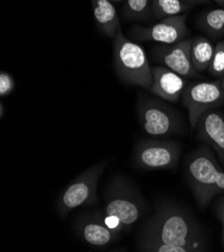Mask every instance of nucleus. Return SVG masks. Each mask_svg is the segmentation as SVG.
<instances>
[{"mask_svg": "<svg viewBox=\"0 0 224 252\" xmlns=\"http://www.w3.org/2000/svg\"><path fill=\"white\" fill-rule=\"evenodd\" d=\"M110 1H112L113 3H119V2H122L123 0H110Z\"/></svg>", "mask_w": 224, "mask_h": 252, "instance_id": "25", "label": "nucleus"}, {"mask_svg": "<svg viewBox=\"0 0 224 252\" xmlns=\"http://www.w3.org/2000/svg\"><path fill=\"white\" fill-rule=\"evenodd\" d=\"M196 130L198 139L211 146L224 163V115L215 110L206 112L199 119Z\"/></svg>", "mask_w": 224, "mask_h": 252, "instance_id": "13", "label": "nucleus"}, {"mask_svg": "<svg viewBox=\"0 0 224 252\" xmlns=\"http://www.w3.org/2000/svg\"><path fill=\"white\" fill-rule=\"evenodd\" d=\"M185 176L199 207H206L215 196L224 193V170L206 146L196 149L188 157Z\"/></svg>", "mask_w": 224, "mask_h": 252, "instance_id": "3", "label": "nucleus"}, {"mask_svg": "<svg viewBox=\"0 0 224 252\" xmlns=\"http://www.w3.org/2000/svg\"><path fill=\"white\" fill-rule=\"evenodd\" d=\"M113 40L114 66L118 78L128 85L150 89L153 84V72L145 49L127 38L121 25Z\"/></svg>", "mask_w": 224, "mask_h": 252, "instance_id": "4", "label": "nucleus"}, {"mask_svg": "<svg viewBox=\"0 0 224 252\" xmlns=\"http://www.w3.org/2000/svg\"><path fill=\"white\" fill-rule=\"evenodd\" d=\"M108 163L103 161L93 165L65 187L57 200V211L61 218H65L77 208L98 202L97 183Z\"/></svg>", "mask_w": 224, "mask_h": 252, "instance_id": "6", "label": "nucleus"}, {"mask_svg": "<svg viewBox=\"0 0 224 252\" xmlns=\"http://www.w3.org/2000/svg\"><path fill=\"white\" fill-rule=\"evenodd\" d=\"M214 48L215 46L206 37L197 36L192 38L191 60L194 68L198 72L208 69L213 58Z\"/></svg>", "mask_w": 224, "mask_h": 252, "instance_id": "15", "label": "nucleus"}, {"mask_svg": "<svg viewBox=\"0 0 224 252\" xmlns=\"http://www.w3.org/2000/svg\"><path fill=\"white\" fill-rule=\"evenodd\" d=\"M76 230L85 243L94 247H106L121 237V233L112 229L99 212L81 217L76 224Z\"/></svg>", "mask_w": 224, "mask_h": 252, "instance_id": "11", "label": "nucleus"}, {"mask_svg": "<svg viewBox=\"0 0 224 252\" xmlns=\"http://www.w3.org/2000/svg\"><path fill=\"white\" fill-rule=\"evenodd\" d=\"M180 144L164 139L140 140L135 145L134 161L143 170L157 171L174 169L180 159Z\"/></svg>", "mask_w": 224, "mask_h": 252, "instance_id": "7", "label": "nucleus"}, {"mask_svg": "<svg viewBox=\"0 0 224 252\" xmlns=\"http://www.w3.org/2000/svg\"><path fill=\"white\" fill-rule=\"evenodd\" d=\"M15 88V82L8 72H0V95L6 96L13 92Z\"/></svg>", "mask_w": 224, "mask_h": 252, "instance_id": "20", "label": "nucleus"}, {"mask_svg": "<svg viewBox=\"0 0 224 252\" xmlns=\"http://www.w3.org/2000/svg\"><path fill=\"white\" fill-rule=\"evenodd\" d=\"M221 87H222V89L224 90V75H223V78L221 79Z\"/></svg>", "mask_w": 224, "mask_h": 252, "instance_id": "26", "label": "nucleus"}, {"mask_svg": "<svg viewBox=\"0 0 224 252\" xmlns=\"http://www.w3.org/2000/svg\"><path fill=\"white\" fill-rule=\"evenodd\" d=\"M151 14V0H126L123 16L129 20L146 19Z\"/></svg>", "mask_w": 224, "mask_h": 252, "instance_id": "18", "label": "nucleus"}, {"mask_svg": "<svg viewBox=\"0 0 224 252\" xmlns=\"http://www.w3.org/2000/svg\"><path fill=\"white\" fill-rule=\"evenodd\" d=\"M197 24L199 29L214 38L224 35V7L202 13Z\"/></svg>", "mask_w": 224, "mask_h": 252, "instance_id": "16", "label": "nucleus"}, {"mask_svg": "<svg viewBox=\"0 0 224 252\" xmlns=\"http://www.w3.org/2000/svg\"><path fill=\"white\" fill-rule=\"evenodd\" d=\"M209 73L214 78L222 79L224 75V39L216 43L211 63L208 67Z\"/></svg>", "mask_w": 224, "mask_h": 252, "instance_id": "19", "label": "nucleus"}, {"mask_svg": "<svg viewBox=\"0 0 224 252\" xmlns=\"http://www.w3.org/2000/svg\"><path fill=\"white\" fill-rule=\"evenodd\" d=\"M146 209L145 200L134 184L126 177L117 176L108 184L104 208L98 212L112 229L122 233L131 230Z\"/></svg>", "mask_w": 224, "mask_h": 252, "instance_id": "2", "label": "nucleus"}, {"mask_svg": "<svg viewBox=\"0 0 224 252\" xmlns=\"http://www.w3.org/2000/svg\"><path fill=\"white\" fill-rule=\"evenodd\" d=\"M188 34L186 13L161 19L151 27L133 28L130 32V35L138 41H155L162 44L177 43Z\"/></svg>", "mask_w": 224, "mask_h": 252, "instance_id": "9", "label": "nucleus"}, {"mask_svg": "<svg viewBox=\"0 0 224 252\" xmlns=\"http://www.w3.org/2000/svg\"><path fill=\"white\" fill-rule=\"evenodd\" d=\"M212 1L215 2L217 5L224 7V0H212Z\"/></svg>", "mask_w": 224, "mask_h": 252, "instance_id": "23", "label": "nucleus"}, {"mask_svg": "<svg viewBox=\"0 0 224 252\" xmlns=\"http://www.w3.org/2000/svg\"><path fill=\"white\" fill-rule=\"evenodd\" d=\"M182 104L188 111L192 130L206 112L224 104V90L221 81L197 82L188 84L182 94Z\"/></svg>", "mask_w": 224, "mask_h": 252, "instance_id": "8", "label": "nucleus"}, {"mask_svg": "<svg viewBox=\"0 0 224 252\" xmlns=\"http://www.w3.org/2000/svg\"><path fill=\"white\" fill-rule=\"evenodd\" d=\"M191 38L177 43L163 44L154 50V58L162 65L179 73L186 79L197 78L199 72L194 68L191 60Z\"/></svg>", "mask_w": 224, "mask_h": 252, "instance_id": "10", "label": "nucleus"}, {"mask_svg": "<svg viewBox=\"0 0 224 252\" xmlns=\"http://www.w3.org/2000/svg\"><path fill=\"white\" fill-rule=\"evenodd\" d=\"M215 211L219 221L221 222V241L224 248V197L218 201Z\"/></svg>", "mask_w": 224, "mask_h": 252, "instance_id": "21", "label": "nucleus"}, {"mask_svg": "<svg viewBox=\"0 0 224 252\" xmlns=\"http://www.w3.org/2000/svg\"><path fill=\"white\" fill-rule=\"evenodd\" d=\"M183 1L191 4V5H194V4H198V3H203V2H206L207 0H183Z\"/></svg>", "mask_w": 224, "mask_h": 252, "instance_id": "22", "label": "nucleus"}, {"mask_svg": "<svg viewBox=\"0 0 224 252\" xmlns=\"http://www.w3.org/2000/svg\"><path fill=\"white\" fill-rule=\"evenodd\" d=\"M3 115H4V108H3V104L1 103L0 104V117H3Z\"/></svg>", "mask_w": 224, "mask_h": 252, "instance_id": "24", "label": "nucleus"}, {"mask_svg": "<svg viewBox=\"0 0 224 252\" xmlns=\"http://www.w3.org/2000/svg\"><path fill=\"white\" fill-rule=\"evenodd\" d=\"M91 3L97 29L102 33L114 39L121 24L113 2L110 0H91Z\"/></svg>", "mask_w": 224, "mask_h": 252, "instance_id": "14", "label": "nucleus"}, {"mask_svg": "<svg viewBox=\"0 0 224 252\" xmlns=\"http://www.w3.org/2000/svg\"><path fill=\"white\" fill-rule=\"evenodd\" d=\"M153 84L148 91L170 103H178L188 85L186 78L164 66L152 67Z\"/></svg>", "mask_w": 224, "mask_h": 252, "instance_id": "12", "label": "nucleus"}, {"mask_svg": "<svg viewBox=\"0 0 224 252\" xmlns=\"http://www.w3.org/2000/svg\"><path fill=\"white\" fill-rule=\"evenodd\" d=\"M137 114L143 131L151 137H169L178 135L184 130L180 115L158 98L140 95Z\"/></svg>", "mask_w": 224, "mask_h": 252, "instance_id": "5", "label": "nucleus"}, {"mask_svg": "<svg viewBox=\"0 0 224 252\" xmlns=\"http://www.w3.org/2000/svg\"><path fill=\"white\" fill-rule=\"evenodd\" d=\"M138 248L148 252H201L208 246L195 217L181 205L164 201L144 224Z\"/></svg>", "mask_w": 224, "mask_h": 252, "instance_id": "1", "label": "nucleus"}, {"mask_svg": "<svg viewBox=\"0 0 224 252\" xmlns=\"http://www.w3.org/2000/svg\"><path fill=\"white\" fill-rule=\"evenodd\" d=\"M191 6L183 0H151V13L154 18L164 19L184 14Z\"/></svg>", "mask_w": 224, "mask_h": 252, "instance_id": "17", "label": "nucleus"}]
</instances>
